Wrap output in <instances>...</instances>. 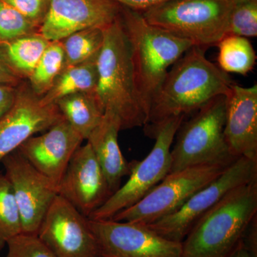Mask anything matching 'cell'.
Masks as SVG:
<instances>
[{
    "instance_id": "cell-1",
    "label": "cell",
    "mask_w": 257,
    "mask_h": 257,
    "mask_svg": "<svg viewBox=\"0 0 257 257\" xmlns=\"http://www.w3.org/2000/svg\"><path fill=\"white\" fill-rule=\"evenodd\" d=\"M234 84L229 74L207 60L204 48L193 46L167 72L152 102L145 130L173 116L197 111Z\"/></svg>"
},
{
    "instance_id": "cell-2",
    "label": "cell",
    "mask_w": 257,
    "mask_h": 257,
    "mask_svg": "<svg viewBox=\"0 0 257 257\" xmlns=\"http://www.w3.org/2000/svg\"><path fill=\"white\" fill-rule=\"evenodd\" d=\"M120 15V14H119ZM102 47L96 60L95 96L103 111L118 116L121 130L145 126L148 116L135 82L131 47L120 17L104 28Z\"/></svg>"
},
{
    "instance_id": "cell-3",
    "label": "cell",
    "mask_w": 257,
    "mask_h": 257,
    "mask_svg": "<svg viewBox=\"0 0 257 257\" xmlns=\"http://www.w3.org/2000/svg\"><path fill=\"white\" fill-rule=\"evenodd\" d=\"M256 214L255 179L228 193L194 224L182 241V257H227Z\"/></svg>"
},
{
    "instance_id": "cell-4",
    "label": "cell",
    "mask_w": 257,
    "mask_h": 257,
    "mask_svg": "<svg viewBox=\"0 0 257 257\" xmlns=\"http://www.w3.org/2000/svg\"><path fill=\"white\" fill-rule=\"evenodd\" d=\"M119 17L131 47L137 89L149 119L152 101L169 68L194 45L147 23L139 12L121 6Z\"/></svg>"
},
{
    "instance_id": "cell-5",
    "label": "cell",
    "mask_w": 257,
    "mask_h": 257,
    "mask_svg": "<svg viewBox=\"0 0 257 257\" xmlns=\"http://www.w3.org/2000/svg\"><path fill=\"white\" fill-rule=\"evenodd\" d=\"M182 124L171 149L170 172L199 165L227 167L235 160L224 137L226 96H219Z\"/></svg>"
},
{
    "instance_id": "cell-6",
    "label": "cell",
    "mask_w": 257,
    "mask_h": 257,
    "mask_svg": "<svg viewBox=\"0 0 257 257\" xmlns=\"http://www.w3.org/2000/svg\"><path fill=\"white\" fill-rule=\"evenodd\" d=\"M233 7L231 0H170L141 13L147 23L206 48L227 35Z\"/></svg>"
},
{
    "instance_id": "cell-7",
    "label": "cell",
    "mask_w": 257,
    "mask_h": 257,
    "mask_svg": "<svg viewBox=\"0 0 257 257\" xmlns=\"http://www.w3.org/2000/svg\"><path fill=\"white\" fill-rule=\"evenodd\" d=\"M185 116H173L145 130L155 139L153 148L143 160L133 161L128 180L120 187L89 219H111L120 211L135 205L168 175L171 169V149L176 134Z\"/></svg>"
},
{
    "instance_id": "cell-8",
    "label": "cell",
    "mask_w": 257,
    "mask_h": 257,
    "mask_svg": "<svg viewBox=\"0 0 257 257\" xmlns=\"http://www.w3.org/2000/svg\"><path fill=\"white\" fill-rule=\"evenodd\" d=\"M255 179L257 160L239 157L210 183L194 193L179 210L145 226L166 239L182 242L194 224L228 193Z\"/></svg>"
},
{
    "instance_id": "cell-9",
    "label": "cell",
    "mask_w": 257,
    "mask_h": 257,
    "mask_svg": "<svg viewBox=\"0 0 257 257\" xmlns=\"http://www.w3.org/2000/svg\"><path fill=\"white\" fill-rule=\"evenodd\" d=\"M226 168L220 165H199L170 172L140 202L111 219L152 224L179 210L194 193L210 183Z\"/></svg>"
},
{
    "instance_id": "cell-10",
    "label": "cell",
    "mask_w": 257,
    "mask_h": 257,
    "mask_svg": "<svg viewBox=\"0 0 257 257\" xmlns=\"http://www.w3.org/2000/svg\"><path fill=\"white\" fill-rule=\"evenodd\" d=\"M100 257H182V243L166 239L145 225L89 219Z\"/></svg>"
},
{
    "instance_id": "cell-11",
    "label": "cell",
    "mask_w": 257,
    "mask_h": 257,
    "mask_svg": "<svg viewBox=\"0 0 257 257\" xmlns=\"http://www.w3.org/2000/svg\"><path fill=\"white\" fill-rule=\"evenodd\" d=\"M57 257H100L89 218L57 194L37 234Z\"/></svg>"
},
{
    "instance_id": "cell-12",
    "label": "cell",
    "mask_w": 257,
    "mask_h": 257,
    "mask_svg": "<svg viewBox=\"0 0 257 257\" xmlns=\"http://www.w3.org/2000/svg\"><path fill=\"white\" fill-rule=\"evenodd\" d=\"M20 216L23 234L37 235L44 216L57 192V186L40 173L19 152L2 160Z\"/></svg>"
},
{
    "instance_id": "cell-13",
    "label": "cell",
    "mask_w": 257,
    "mask_h": 257,
    "mask_svg": "<svg viewBox=\"0 0 257 257\" xmlns=\"http://www.w3.org/2000/svg\"><path fill=\"white\" fill-rule=\"evenodd\" d=\"M63 119L55 104L45 105L28 83L18 86L13 105L0 119V163L36 134L47 131Z\"/></svg>"
},
{
    "instance_id": "cell-14",
    "label": "cell",
    "mask_w": 257,
    "mask_h": 257,
    "mask_svg": "<svg viewBox=\"0 0 257 257\" xmlns=\"http://www.w3.org/2000/svg\"><path fill=\"white\" fill-rule=\"evenodd\" d=\"M57 192L87 218L111 197L107 179L89 144L74 152Z\"/></svg>"
},
{
    "instance_id": "cell-15",
    "label": "cell",
    "mask_w": 257,
    "mask_h": 257,
    "mask_svg": "<svg viewBox=\"0 0 257 257\" xmlns=\"http://www.w3.org/2000/svg\"><path fill=\"white\" fill-rule=\"evenodd\" d=\"M120 10L112 0H50L39 32L49 41H60L84 29L106 28L119 18Z\"/></svg>"
},
{
    "instance_id": "cell-16",
    "label": "cell",
    "mask_w": 257,
    "mask_h": 257,
    "mask_svg": "<svg viewBox=\"0 0 257 257\" xmlns=\"http://www.w3.org/2000/svg\"><path fill=\"white\" fill-rule=\"evenodd\" d=\"M83 141L82 137L63 118L46 133L29 139L18 150L58 187L71 159Z\"/></svg>"
},
{
    "instance_id": "cell-17",
    "label": "cell",
    "mask_w": 257,
    "mask_h": 257,
    "mask_svg": "<svg viewBox=\"0 0 257 257\" xmlns=\"http://www.w3.org/2000/svg\"><path fill=\"white\" fill-rule=\"evenodd\" d=\"M224 137L234 158L257 160V85L233 84L226 95Z\"/></svg>"
},
{
    "instance_id": "cell-18",
    "label": "cell",
    "mask_w": 257,
    "mask_h": 257,
    "mask_svg": "<svg viewBox=\"0 0 257 257\" xmlns=\"http://www.w3.org/2000/svg\"><path fill=\"white\" fill-rule=\"evenodd\" d=\"M120 130L121 122L118 116L110 111H105L100 122L87 140L112 194L119 188L121 179L130 175L132 168V162L126 161L120 150L118 143Z\"/></svg>"
},
{
    "instance_id": "cell-19",
    "label": "cell",
    "mask_w": 257,
    "mask_h": 257,
    "mask_svg": "<svg viewBox=\"0 0 257 257\" xmlns=\"http://www.w3.org/2000/svg\"><path fill=\"white\" fill-rule=\"evenodd\" d=\"M51 41L40 32L0 43V58L19 79H28Z\"/></svg>"
},
{
    "instance_id": "cell-20",
    "label": "cell",
    "mask_w": 257,
    "mask_h": 257,
    "mask_svg": "<svg viewBox=\"0 0 257 257\" xmlns=\"http://www.w3.org/2000/svg\"><path fill=\"white\" fill-rule=\"evenodd\" d=\"M96 58L65 67L52 87L41 97L45 105L55 104L65 96L79 93H95L98 73Z\"/></svg>"
},
{
    "instance_id": "cell-21",
    "label": "cell",
    "mask_w": 257,
    "mask_h": 257,
    "mask_svg": "<svg viewBox=\"0 0 257 257\" xmlns=\"http://www.w3.org/2000/svg\"><path fill=\"white\" fill-rule=\"evenodd\" d=\"M62 116L87 140L102 119L101 109L94 93H79L65 96L56 103Z\"/></svg>"
},
{
    "instance_id": "cell-22",
    "label": "cell",
    "mask_w": 257,
    "mask_h": 257,
    "mask_svg": "<svg viewBox=\"0 0 257 257\" xmlns=\"http://www.w3.org/2000/svg\"><path fill=\"white\" fill-rule=\"evenodd\" d=\"M216 46L219 48V67L226 73L244 75L253 69L256 55L246 37L227 35Z\"/></svg>"
},
{
    "instance_id": "cell-23",
    "label": "cell",
    "mask_w": 257,
    "mask_h": 257,
    "mask_svg": "<svg viewBox=\"0 0 257 257\" xmlns=\"http://www.w3.org/2000/svg\"><path fill=\"white\" fill-rule=\"evenodd\" d=\"M65 67L62 42L51 41L29 77V86L36 95L42 97L51 89Z\"/></svg>"
},
{
    "instance_id": "cell-24",
    "label": "cell",
    "mask_w": 257,
    "mask_h": 257,
    "mask_svg": "<svg viewBox=\"0 0 257 257\" xmlns=\"http://www.w3.org/2000/svg\"><path fill=\"white\" fill-rule=\"evenodd\" d=\"M104 28H90L71 34L60 40L65 57V67L83 63L98 57L103 42Z\"/></svg>"
},
{
    "instance_id": "cell-25",
    "label": "cell",
    "mask_w": 257,
    "mask_h": 257,
    "mask_svg": "<svg viewBox=\"0 0 257 257\" xmlns=\"http://www.w3.org/2000/svg\"><path fill=\"white\" fill-rule=\"evenodd\" d=\"M22 233L21 216L11 184L5 175L0 174V250Z\"/></svg>"
},
{
    "instance_id": "cell-26",
    "label": "cell",
    "mask_w": 257,
    "mask_h": 257,
    "mask_svg": "<svg viewBox=\"0 0 257 257\" xmlns=\"http://www.w3.org/2000/svg\"><path fill=\"white\" fill-rule=\"evenodd\" d=\"M39 31L40 29L14 8L0 0V43Z\"/></svg>"
},
{
    "instance_id": "cell-27",
    "label": "cell",
    "mask_w": 257,
    "mask_h": 257,
    "mask_svg": "<svg viewBox=\"0 0 257 257\" xmlns=\"http://www.w3.org/2000/svg\"><path fill=\"white\" fill-rule=\"evenodd\" d=\"M227 35L246 38L257 36V3H243L233 7Z\"/></svg>"
},
{
    "instance_id": "cell-28",
    "label": "cell",
    "mask_w": 257,
    "mask_h": 257,
    "mask_svg": "<svg viewBox=\"0 0 257 257\" xmlns=\"http://www.w3.org/2000/svg\"><path fill=\"white\" fill-rule=\"evenodd\" d=\"M6 257H57L40 241L37 235L22 234L7 243Z\"/></svg>"
},
{
    "instance_id": "cell-29",
    "label": "cell",
    "mask_w": 257,
    "mask_h": 257,
    "mask_svg": "<svg viewBox=\"0 0 257 257\" xmlns=\"http://www.w3.org/2000/svg\"><path fill=\"white\" fill-rule=\"evenodd\" d=\"M39 29L48 13L50 0H3Z\"/></svg>"
},
{
    "instance_id": "cell-30",
    "label": "cell",
    "mask_w": 257,
    "mask_h": 257,
    "mask_svg": "<svg viewBox=\"0 0 257 257\" xmlns=\"http://www.w3.org/2000/svg\"><path fill=\"white\" fill-rule=\"evenodd\" d=\"M18 90V86L0 85V119L14 104Z\"/></svg>"
},
{
    "instance_id": "cell-31",
    "label": "cell",
    "mask_w": 257,
    "mask_h": 257,
    "mask_svg": "<svg viewBox=\"0 0 257 257\" xmlns=\"http://www.w3.org/2000/svg\"><path fill=\"white\" fill-rule=\"evenodd\" d=\"M121 6L143 13L170 0H112Z\"/></svg>"
},
{
    "instance_id": "cell-32",
    "label": "cell",
    "mask_w": 257,
    "mask_h": 257,
    "mask_svg": "<svg viewBox=\"0 0 257 257\" xmlns=\"http://www.w3.org/2000/svg\"><path fill=\"white\" fill-rule=\"evenodd\" d=\"M23 81L15 75L0 58V85L18 87Z\"/></svg>"
},
{
    "instance_id": "cell-33",
    "label": "cell",
    "mask_w": 257,
    "mask_h": 257,
    "mask_svg": "<svg viewBox=\"0 0 257 257\" xmlns=\"http://www.w3.org/2000/svg\"><path fill=\"white\" fill-rule=\"evenodd\" d=\"M227 257H254L248 251L247 248L245 247L243 245V241L235 248L234 251H232Z\"/></svg>"
},
{
    "instance_id": "cell-34",
    "label": "cell",
    "mask_w": 257,
    "mask_h": 257,
    "mask_svg": "<svg viewBox=\"0 0 257 257\" xmlns=\"http://www.w3.org/2000/svg\"><path fill=\"white\" fill-rule=\"evenodd\" d=\"M231 2L234 6V5L243 4V3H257V0H231Z\"/></svg>"
}]
</instances>
